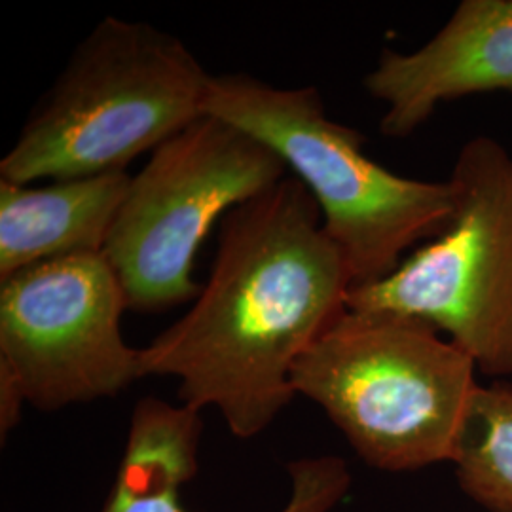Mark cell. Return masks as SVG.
<instances>
[{"label":"cell","instance_id":"obj_1","mask_svg":"<svg viewBox=\"0 0 512 512\" xmlns=\"http://www.w3.org/2000/svg\"><path fill=\"white\" fill-rule=\"evenodd\" d=\"M348 262L310 190L289 175L232 209L192 308L139 349L145 376L179 380V399L215 408L238 439L293 401L296 361L348 308Z\"/></svg>","mask_w":512,"mask_h":512},{"label":"cell","instance_id":"obj_2","mask_svg":"<svg viewBox=\"0 0 512 512\" xmlns=\"http://www.w3.org/2000/svg\"><path fill=\"white\" fill-rule=\"evenodd\" d=\"M211 74L173 35L105 18L0 162V181H71L126 171L205 116Z\"/></svg>","mask_w":512,"mask_h":512},{"label":"cell","instance_id":"obj_3","mask_svg":"<svg viewBox=\"0 0 512 512\" xmlns=\"http://www.w3.org/2000/svg\"><path fill=\"white\" fill-rule=\"evenodd\" d=\"M476 372L421 321L346 308L296 361L293 389L325 410L366 465L404 473L454 461Z\"/></svg>","mask_w":512,"mask_h":512},{"label":"cell","instance_id":"obj_4","mask_svg":"<svg viewBox=\"0 0 512 512\" xmlns=\"http://www.w3.org/2000/svg\"><path fill=\"white\" fill-rule=\"evenodd\" d=\"M203 112L272 148L319 205L348 262L353 289L399 268L404 253L440 236L456 207L450 181L401 177L365 154L357 129L330 120L315 88L279 90L247 74L213 76Z\"/></svg>","mask_w":512,"mask_h":512},{"label":"cell","instance_id":"obj_5","mask_svg":"<svg viewBox=\"0 0 512 512\" xmlns=\"http://www.w3.org/2000/svg\"><path fill=\"white\" fill-rule=\"evenodd\" d=\"M289 169L274 150L205 114L156 148L131 177L103 255L128 310L154 313L196 300V255L213 224L274 188Z\"/></svg>","mask_w":512,"mask_h":512},{"label":"cell","instance_id":"obj_6","mask_svg":"<svg viewBox=\"0 0 512 512\" xmlns=\"http://www.w3.org/2000/svg\"><path fill=\"white\" fill-rule=\"evenodd\" d=\"M446 230L395 272L348 294V308L421 321L495 380L512 376V158L490 137L459 150Z\"/></svg>","mask_w":512,"mask_h":512},{"label":"cell","instance_id":"obj_7","mask_svg":"<svg viewBox=\"0 0 512 512\" xmlns=\"http://www.w3.org/2000/svg\"><path fill=\"white\" fill-rule=\"evenodd\" d=\"M0 431L25 404L54 412L122 393L141 378L120 321L124 287L107 256H67L0 279Z\"/></svg>","mask_w":512,"mask_h":512},{"label":"cell","instance_id":"obj_8","mask_svg":"<svg viewBox=\"0 0 512 512\" xmlns=\"http://www.w3.org/2000/svg\"><path fill=\"white\" fill-rule=\"evenodd\" d=\"M365 88L387 107L380 124L387 137H408L442 103L512 93V0H463L418 50H384Z\"/></svg>","mask_w":512,"mask_h":512},{"label":"cell","instance_id":"obj_9","mask_svg":"<svg viewBox=\"0 0 512 512\" xmlns=\"http://www.w3.org/2000/svg\"><path fill=\"white\" fill-rule=\"evenodd\" d=\"M202 412L147 397L129 423L128 444L103 512H192L181 488L198 471ZM291 495L279 512H332L346 497L351 473L336 456L289 465Z\"/></svg>","mask_w":512,"mask_h":512},{"label":"cell","instance_id":"obj_10","mask_svg":"<svg viewBox=\"0 0 512 512\" xmlns=\"http://www.w3.org/2000/svg\"><path fill=\"white\" fill-rule=\"evenodd\" d=\"M129 183L128 171L46 186L0 181V279L40 262L103 253Z\"/></svg>","mask_w":512,"mask_h":512},{"label":"cell","instance_id":"obj_11","mask_svg":"<svg viewBox=\"0 0 512 512\" xmlns=\"http://www.w3.org/2000/svg\"><path fill=\"white\" fill-rule=\"evenodd\" d=\"M459 488L490 512H512V382L480 385L452 461Z\"/></svg>","mask_w":512,"mask_h":512}]
</instances>
